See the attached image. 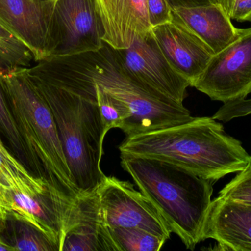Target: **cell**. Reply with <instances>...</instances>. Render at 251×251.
Segmentation results:
<instances>
[{"label": "cell", "instance_id": "cell-1", "mask_svg": "<svg viewBox=\"0 0 251 251\" xmlns=\"http://www.w3.org/2000/svg\"><path fill=\"white\" fill-rule=\"evenodd\" d=\"M26 71L52 113L74 186L79 194L96 191L106 177L100 167L105 137L94 85L74 77L47 81Z\"/></svg>", "mask_w": 251, "mask_h": 251}, {"label": "cell", "instance_id": "cell-2", "mask_svg": "<svg viewBox=\"0 0 251 251\" xmlns=\"http://www.w3.org/2000/svg\"><path fill=\"white\" fill-rule=\"evenodd\" d=\"M121 154L160 159L213 183L241 172L250 162L242 143L212 117H193L171 128L126 137Z\"/></svg>", "mask_w": 251, "mask_h": 251}, {"label": "cell", "instance_id": "cell-3", "mask_svg": "<svg viewBox=\"0 0 251 251\" xmlns=\"http://www.w3.org/2000/svg\"><path fill=\"white\" fill-rule=\"evenodd\" d=\"M59 69L102 87L131 112L122 131L126 137L171 128L193 119L190 111L143 85L128 73L117 52L108 44L97 51L72 56H50Z\"/></svg>", "mask_w": 251, "mask_h": 251}, {"label": "cell", "instance_id": "cell-4", "mask_svg": "<svg viewBox=\"0 0 251 251\" xmlns=\"http://www.w3.org/2000/svg\"><path fill=\"white\" fill-rule=\"evenodd\" d=\"M0 83L34 174L54 197L73 201L79 193L72 183L54 117L26 68L0 66Z\"/></svg>", "mask_w": 251, "mask_h": 251}, {"label": "cell", "instance_id": "cell-5", "mask_svg": "<svg viewBox=\"0 0 251 251\" xmlns=\"http://www.w3.org/2000/svg\"><path fill=\"white\" fill-rule=\"evenodd\" d=\"M121 165L187 249L201 242L212 183L160 159L121 154Z\"/></svg>", "mask_w": 251, "mask_h": 251}, {"label": "cell", "instance_id": "cell-6", "mask_svg": "<svg viewBox=\"0 0 251 251\" xmlns=\"http://www.w3.org/2000/svg\"><path fill=\"white\" fill-rule=\"evenodd\" d=\"M104 35L95 0H55L48 57L97 51L104 45Z\"/></svg>", "mask_w": 251, "mask_h": 251}, {"label": "cell", "instance_id": "cell-7", "mask_svg": "<svg viewBox=\"0 0 251 251\" xmlns=\"http://www.w3.org/2000/svg\"><path fill=\"white\" fill-rule=\"evenodd\" d=\"M193 87L224 104L245 100L251 94V28L212 56Z\"/></svg>", "mask_w": 251, "mask_h": 251}, {"label": "cell", "instance_id": "cell-8", "mask_svg": "<svg viewBox=\"0 0 251 251\" xmlns=\"http://www.w3.org/2000/svg\"><path fill=\"white\" fill-rule=\"evenodd\" d=\"M97 191L107 226L138 228L170 238L172 231L158 209L128 181L106 176Z\"/></svg>", "mask_w": 251, "mask_h": 251}, {"label": "cell", "instance_id": "cell-9", "mask_svg": "<svg viewBox=\"0 0 251 251\" xmlns=\"http://www.w3.org/2000/svg\"><path fill=\"white\" fill-rule=\"evenodd\" d=\"M116 50L130 75L150 89L183 104L190 81L167 60L152 29L136 37L128 48Z\"/></svg>", "mask_w": 251, "mask_h": 251}, {"label": "cell", "instance_id": "cell-10", "mask_svg": "<svg viewBox=\"0 0 251 251\" xmlns=\"http://www.w3.org/2000/svg\"><path fill=\"white\" fill-rule=\"evenodd\" d=\"M60 251H118L97 190L81 193L72 202L63 225Z\"/></svg>", "mask_w": 251, "mask_h": 251}, {"label": "cell", "instance_id": "cell-11", "mask_svg": "<svg viewBox=\"0 0 251 251\" xmlns=\"http://www.w3.org/2000/svg\"><path fill=\"white\" fill-rule=\"evenodd\" d=\"M72 203L49 191L41 197H34L0 187V214L35 227L54 242L60 251L63 225Z\"/></svg>", "mask_w": 251, "mask_h": 251}, {"label": "cell", "instance_id": "cell-12", "mask_svg": "<svg viewBox=\"0 0 251 251\" xmlns=\"http://www.w3.org/2000/svg\"><path fill=\"white\" fill-rule=\"evenodd\" d=\"M54 1L0 0V22L29 47L35 62L48 57Z\"/></svg>", "mask_w": 251, "mask_h": 251}, {"label": "cell", "instance_id": "cell-13", "mask_svg": "<svg viewBox=\"0 0 251 251\" xmlns=\"http://www.w3.org/2000/svg\"><path fill=\"white\" fill-rule=\"evenodd\" d=\"M151 29L167 60L193 86L215 55L213 52L175 16L171 22Z\"/></svg>", "mask_w": 251, "mask_h": 251}, {"label": "cell", "instance_id": "cell-14", "mask_svg": "<svg viewBox=\"0 0 251 251\" xmlns=\"http://www.w3.org/2000/svg\"><path fill=\"white\" fill-rule=\"evenodd\" d=\"M212 239L218 250L251 251V206L218 196L209 205L201 241Z\"/></svg>", "mask_w": 251, "mask_h": 251}, {"label": "cell", "instance_id": "cell-15", "mask_svg": "<svg viewBox=\"0 0 251 251\" xmlns=\"http://www.w3.org/2000/svg\"><path fill=\"white\" fill-rule=\"evenodd\" d=\"M104 28L103 41L116 50L129 47L151 29L146 0H95Z\"/></svg>", "mask_w": 251, "mask_h": 251}, {"label": "cell", "instance_id": "cell-16", "mask_svg": "<svg viewBox=\"0 0 251 251\" xmlns=\"http://www.w3.org/2000/svg\"><path fill=\"white\" fill-rule=\"evenodd\" d=\"M173 14L191 29L214 54L220 53L237 41L246 30L233 25L219 3L173 8Z\"/></svg>", "mask_w": 251, "mask_h": 251}, {"label": "cell", "instance_id": "cell-17", "mask_svg": "<svg viewBox=\"0 0 251 251\" xmlns=\"http://www.w3.org/2000/svg\"><path fill=\"white\" fill-rule=\"evenodd\" d=\"M0 187L20 191L34 197L47 193L41 178L31 173L24 164L13 156L0 139Z\"/></svg>", "mask_w": 251, "mask_h": 251}, {"label": "cell", "instance_id": "cell-18", "mask_svg": "<svg viewBox=\"0 0 251 251\" xmlns=\"http://www.w3.org/2000/svg\"><path fill=\"white\" fill-rule=\"evenodd\" d=\"M0 234L14 251H60L54 242L35 227L1 214Z\"/></svg>", "mask_w": 251, "mask_h": 251}, {"label": "cell", "instance_id": "cell-19", "mask_svg": "<svg viewBox=\"0 0 251 251\" xmlns=\"http://www.w3.org/2000/svg\"><path fill=\"white\" fill-rule=\"evenodd\" d=\"M45 60H47V59H45ZM47 60L49 63H51L48 60ZM55 67H57V66H55ZM57 69H59V68H57ZM60 70H62V69H60ZM63 72H65V71H63ZM70 75H72V74H70ZM84 81H85V80H84ZM91 84H92V83H91ZM92 84L94 85V88H95L96 96H97V103H98L101 123H102L103 134H104V137L110 130L113 129V128H119V129L123 130L127 122L129 121L130 118H131V112L128 110L127 106L124 104L122 101L115 98L113 96L109 94L100 85Z\"/></svg>", "mask_w": 251, "mask_h": 251}, {"label": "cell", "instance_id": "cell-20", "mask_svg": "<svg viewBox=\"0 0 251 251\" xmlns=\"http://www.w3.org/2000/svg\"><path fill=\"white\" fill-rule=\"evenodd\" d=\"M108 230L118 251H159L167 241L138 228L108 227Z\"/></svg>", "mask_w": 251, "mask_h": 251}, {"label": "cell", "instance_id": "cell-21", "mask_svg": "<svg viewBox=\"0 0 251 251\" xmlns=\"http://www.w3.org/2000/svg\"><path fill=\"white\" fill-rule=\"evenodd\" d=\"M33 60L29 47L0 22V66L27 68Z\"/></svg>", "mask_w": 251, "mask_h": 251}, {"label": "cell", "instance_id": "cell-22", "mask_svg": "<svg viewBox=\"0 0 251 251\" xmlns=\"http://www.w3.org/2000/svg\"><path fill=\"white\" fill-rule=\"evenodd\" d=\"M219 197L251 206V166L239 172L219 193Z\"/></svg>", "mask_w": 251, "mask_h": 251}, {"label": "cell", "instance_id": "cell-23", "mask_svg": "<svg viewBox=\"0 0 251 251\" xmlns=\"http://www.w3.org/2000/svg\"><path fill=\"white\" fill-rule=\"evenodd\" d=\"M146 7L151 28L174 19L173 8L167 0H146Z\"/></svg>", "mask_w": 251, "mask_h": 251}, {"label": "cell", "instance_id": "cell-24", "mask_svg": "<svg viewBox=\"0 0 251 251\" xmlns=\"http://www.w3.org/2000/svg\"><path fill=\"white\" fill-rule=\"evenodd\" d=\"M249 115H251V99H245L223 105L212 118L216 120L227 122L236 118Z\"/></svg>", "mask_w": 251, "mask_h": 251}, {"label": "cell", "instance_id": "cell-25", "mask_svg": "<svg viewBox=\"0 0 251 251\" xmlns=\"http://www.w3.org/2000/svg\"><path fill=\"white\" fill-rule=\"evenodd\" d=\"M218 1L230 19L240 22H251V0Z\"/></svg>", "mask_w": 251, "mask_h": 251}, {"label": "cell", "instance_id": "cell-26", "mask_svg": "<svg viewBox=\"0 0 251 251\" xmlns=\"http://www.w3.org/2000/svg\"><path fill=\"white\" fill-rule=\"evenodd\" d=\"M16 129V124L7 104L5 94L0 83V130L4 134H11Z\"/></svg>", "mask_w": 251, "mask_h": 251}, {"label": "cell", "instance_id": "cell-27", "mask_svg": "<svg viewBox=\"0 0 251 251\" xmlns=\"http://www.w3.org/2000/svg\"><path fill=\"white\" fill-rule=\"evenodd\" d=\"M172 8L195 7L218 3V0H167Z\"/></svg>", "mask_w": 251, "mask_h": 251}, {"label": "cell", "instance_id": "cell-28", "mask_svg": "<svg viewBox=\"0 0 251 251\" xmlns=\"http://www.w3.org/2000/svg\"><path fill=\"white\" fill-rule=\"evenodd\" d=\"M0 251H14L13 248L4 241L0 234Z\"/></svg>", "mask_w": 251, "mask_h": 251}, {"label": "cell", "instance_id": "cell-29", "mask_svg": "<svg viewBox=\"0 0 251 251\" xmlns=\"http://www.w3.org/2000/svg\"><path fill=\"white\" fill-rule=\"evenodd\" d=\"M249 166H251V154L250 155V162H249Z\"/></svg>", "mask_w": 251, "mask_h": 251}, {"label": "cell", "instance_id": "cell-30", "mask_svg": "<svg viewBox=\"0 0 251 251\" xmlns=\"http://www.w3.org/2000/svg\"><path fill=\"white\" fill-rule=\"evenodd\" d=\"M41 1H50V0H41Z\"/></svg>", "mask_w": 251, "mask_h": 251}]
</instances>
